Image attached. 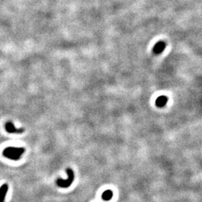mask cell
<instances>
[{
    "label": "cell",
    "mask_w": 202,
    "mask_h": 202,
    "mask_svg": "<svg viewBox=\"0 0 202 202\" xmlns=\"http://www.w3.org/2000/svg\"><path fill=\"white\" fill-rule=\"evenodd\" d=\"M8 186L7 183H5L0 187V202H4L5 196H6L7 193H8Z\"/></svg>",
    "instance_id": "obj_6"
},
{
    "label": "cell",
    "mask_w": 202,
    "mask_h": 202,
    "mask_svg": "<svg viewBox=\"0 0 202 202\" xmlns=\"http://www.w3.org/2000/svg\"><path fill=\"white\" fill-rule=\"evenodd\" d=\"M113 197V192L111 189H107L104 191L102 194V199L105 201H109Z\"/></svg>",
    "instance_id": "obj_7"
},
{
    "label": "cell",
    "mask_w": 202,
    "mask_h": 202,
    "mask_svg": "<svg viewBox=\"0 0 202 202\" xmlns=\"http://www.w3.org/2000/svg\"><path fill=\"white\" fill-rule=\"evenodd\" d=\"M66 172L68 176V179L65 180L62 179V178H58L56 180L57 186L61 188L70 187L74 180V172H73V170L70 168H68L66 169Z\"/></svg>",
    "instance_id": "obj_2"
},
{
    "label": "cell",
    "mask_w": 202,
    "mask_h": 202,
    "mask_svg": "<svg viewBox=\"0 0 202 202\" xmlns=\"http://www.w3.org/2000/svg\"><path fill=\"white\" fill-rule=\"evenodd\" d=\"M168 98L165 95H161L157 98L155 101V104L159 108H162L165 106L168 103Z\"/></svg>",
    "instance_id": "obj_5"
},
{
    "label": "cell",
    "mask_w": 202,
    "mask_h": 202,
    "mask_svg": "<svg viewBox=\"0 0 202 202\" xmlns=\"http://www.w3.org/2000/svg\"><path fill=\"white\" fill-rule=\"evenodd\" d=\"M165 48V43L162 40L161 41H158L157 44L154 45V48H153V52L156 54V55H159V54L162 53L163 52V50Z\"/></svg>",
    "instance_id": "obj_4"
},
{
    "label": "cell",
    "mask_w": 202,
    "mask_h": 202,
    "mask_svg": "<svg viewBox=\"0 0 202 202\" xmlns=\"http://www.w3.org/2000/svg\"><path fill=\"white\" fill-rule=\"evenodd\" d=\"M24 152L25 148L23 147H8L3 150V156L10 160H18Z\"/></svg>",
    "instance_id": "obj_1"
},
{
    "label": "cell",
    "mask_w": 202,
    "mask_h": 202,
    "mask_svg": "<svg viewBox=\"0 0 202 202\" xmlns=\"http://www.w3.org/2000/svg\"><path fill=\"white\" fill-rule=\"evenodd\" d=\"M5 129L10 133H21L24 131V129H17L12 122H7L5 124Z\"/></svg>",
    "instance_id": "obj_3"
}]
</instances>
